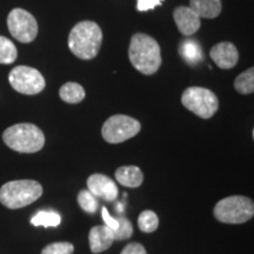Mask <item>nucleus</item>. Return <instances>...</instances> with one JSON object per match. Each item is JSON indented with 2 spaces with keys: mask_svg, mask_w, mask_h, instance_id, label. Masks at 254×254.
I'll return each instance as SVG.
<instances>
[{
  "mask_svg": "<svg viewBox=\"0 0 254 254\" xmlns=\"http://www.w3.org/2000/svg\"><path fill=\"white\" fill-rule=\"evenodd\" d=\"M128 58L133 67L146 75L154 74L163 62L159 44L153 38L144 33H136L132 37Z\"/></svg>",
  "mask_w": 254,
  "mask_h": 254,
  "instance_id": "f257e3e1",
  "label": "nucleus"
},
{
  "mask_svg": "<svg viewBox=\"0 0 254 254\" xmlns=\"http://www.w3.org/2000/svg\"><path fill=\"white\" fill-rule=\"evenodd\" d=\"M103 32L94 21H80L72 28L68 36V49L78 58L90 60L99 53Z\"/></svg>",
  "mask_w": 254,
  "mask_h": 254,
  "instance_id": "f03ea898",
  "label": "nucleus"
},
{
  "mask_svg": "<svg viewBox=\"0 0 254 254\" xmlns=\"http://www.w3.org/2000/svg\"><path fill=\"white\" fill-rule=\"evenodd\" d=\"M2 140L11 150L19 153H36L45 145V135L33 124H17L5 129Z\"/></svg>",
  "mask_w": 254,
  "mask_h": 254,
  "instance_id": "7ed1b4c3",
  "label": "nucleus"
},
{
  "mask_svg": "<svg viewBox=\"0 0 254 254\" xmlns=\"http://www.w3.org/2000/svg\"><path fill=\"white\" fill-rule=\"evenodd\" d=\"M43 194V186L36 180H13L0 189V202L5 207L18 209L37 201Z\"/></svg>",
  "mask_w": 254,
  "mask_h": 254,
  "instance_id": "20e7f679",
  "label": "nucleus"
},
{
  "mask_svg": "<svg viewBox=\"0 0 254 254\" xmlns=\"http://www.w3.org/2000/svg\"><path fill=\"white\" fill-rule=\"evenodd\" d=\"M213 214L224 224H244L254 215L253 200L244 195H232L221 199L214 206Z\"/></svg>",
  "mask_w": 254,
  "mask_h": 254,
  "instance_id": "39448f33",
  "label": "nucleus"
},
{
  "mask_svg": "<svg viewBox=\"0 0 254 254\" xmlns=\"http://www.w3.org/2000/svg\"><path fill=\"white\" fill-rule=\"evenodd\" d=\"M184 107L202 119H209L219 109V100L208 88L192 86L184 91L182 95Z\"/></svg>",
  "mask_w": 254,
  "mask_h": 254,
  "instance_id": "423d86ee",
  "label": "nucleus"
},
{
  "mask_svg": "<svg viewBox=\"0 0 254 254\" xmlns=\"http://www.w3.org/2000/svg\"><path fill=\"white\" fill-rule=\"evenodd\" d=\"M141 125L138 120L125 114H116L104 123L101 134L110 144H120L133 138L140 132Z\"/></svg>",
  "mask_w": 254,
  "mask_h": 254,
  "instance_id": "0eeeda50",
  "label": "nucleus"
},
{
  "mask_svg": "<svg viewBox=\"0 0 254 254\" xmlns=\"http://www.w3.org/2000/svg\"><path fill=\"white\" fill-rule=\"evenodd\" d=\"M8 81L15 91L21 94L33 95L45 88V79L38 69L30 66H17L9 72Z\"/></svg>",
  "mask_w": 254,
  "mask_h": 254,
  "instance_id": "6e6552de",
  "label": "nucleus"
},
{
  "mask_svg": "<svg viewBox=\"0 0 254 254\" xmlns=\"http://www.w3.org/2000/svg\"><path fill=\"white\" fill-rule=\"evenodd\" d=\"M7 27L14 39L24 44L32 43L38 34V23L30 12L13 8L7 17Z\"/></svg>",
  "mask_w": 254,
  "mask_h": 254,
  "instance_id": "1a4fd4ad",
  "label": "nucleus"
},
{
  "mask_svg": "<svg viewBox=\"0 0 254 254\" xmlns=\"http://www.w3.org/2000/svg\"><path fill=\"white\" fill-rule=\"evenodd\" d=\"M87 189L95 198H103L107 201H114L118 198L117 184L105 174L95 173L88 177Z\"/></svg>",
  "mask_w": 254,
  "mask_h": 254,
  "instance_id": "9d476101",
  "label": "nucleus"
},
{
  "mask_svg": "<svg viewBox=\"0 0 254 254\" xmlns=\"http://www.w3.org/2000/svg\"><path fill=\"white\" fill-rule=\"evenodd\" d=\"M209 56L215 63V65L222 69L234 67L239 60V52H238L237 47L227 41L219 43L212 47V50L209 51Z\"/></svg>",
  "mask_w": 254,
  "mask_h": 254,
  "instance_id": "9b49d317",
  "label": "nucleus"
},
{
  "mask_svg": "<svg viewBox=\"0 0 254 254\" xmlns=\"http://www.w3.org/2000/svg\"><path fill=\"white\" fill-rule=\"evenodd\" d=\"M173 18L180 33L187 37L193 36L201 25L199 15L192 8L186 7V6L177 7L173 13Z\"/></svg>",
  "mask_w": 254,
  "mask_h": 254,
  "instance_id": "f8f14e48",
  "label": "nucleus"
},
{
  "mask_svg": "<svg viewBox=\"0 0 254 254\" xmlns=\"http://www.w3.org/2000/svg\"><path fill=\"white\" fill-rule=\"evenodd\" d=\"M88 241H90L92 253L98 254L104 252V251L109 250L114 243L113 231L106 225L93 226L88 233Z\"/></svg>",
  "mask_w": 254,
  "mask_h": 254,
  "instance_id": "ddd939ff",
  "label": "nucleus"
},
{
  "mask_svg": "<svg viewBox=\"0 0 254 254\" xmlns=\"http://www.w3.org/2000/svg\"><path fill=\"white\" fill-rule=\"evenodd\" d=\"M116 179L120 185L136 189L144 182V174L136 166H122L116 171Z\"/></svg>",
  "mask_w": 254,
  "mask_h": 254,
  "instance_id": "4468645a",
  "label": "nucleus"
},
{
  "mask_svg": "<svg viewBox=\"0 0 254 254\" xmlns=\"http://www.w3.org/2000/svg\"><path fill=\"white\" fill-rule=\"evenodd\" d=\"M190 8H192L199 18L214 19L221 13L220 0H190Z\"/></svg>",
  "mask_w": 254,
  "mask_h": 254,
  "instance_id": "2eb2a0df",
  "label": "nucleus"
},
{
  "mask_svg": "<svg viewBox=\"0 0 254 254\" xmlns=\"http://www.w3.org/2000/svg\"><path fill=\"white\" fill-rule=\"evenodd\" d=\"M180 56L190 65H196L204 59V52L198 41L194 39H186L180 44Z\"/></svg>",
  "mask_w": 254,
  "mask_h": 254,
  "instance_id": "dca6fc26",
  "label": "nucleus"
},
{
  "mask_svg": "<svg viewBox=\"0 0 254 254\" xmlns=\"http://www.w3.org/2000/svg\"><path fill=\"white\" fill-rule=\"evenodd\" d=\"M85 90L77 82H66L59 91V97L67 104H78L85 99Z\"/></svg>",
  "mask_w": 254,
  "mask_h": 254,
  "instance_id": "f3484780",
  "label": "nucleus"
},
{
  "mask_svg": "<svg viewBox=\"0 0 254 254\" xmlns=\"http://www.w3.org/2000/svg\"><path fill=\"white\" fill-rule=\"evenodd\" d=\"M62 222V217L55 211H40L31 219L33 226L44 227H57Z\"/></svg>",
  "mask_w": 254,
  "mask_h": 254,
  "instance_id": "a211bd4d",
  "label": "nucleus"
},
{
  "mask_svg": "<svg viewBox=\"0 0 254 254\" xmlns=\"http://www.w3.org/2000/svg\"><path fill=\"white\" fill-rule=\"evenodd\" d=\"M234 87L241 94H251L254 91V68L251 67L238 75Z\"/></svg>",
  "mask_w": 254,
  "mask_h": 254,
  "instance_id": "6ab92c4d",
  "label": "nucleus"
},
{
  "mask_svg": "<svg viewBox=\"0 0 254 254\" xmlns=\"http://www.w3.org/2000/svg\"><path fill=\"white\" fill-rule=\"evenodd\" d=\"M18 56L17 47L7 38L0 36V64L8 65L15 62Z\"/></svg>",
  "mask_w": 254,
  "mask_h": 254,
  "instance_id": "aec40b11",
  "label": "nucleus"
},
{
  "mask_svg": "<svg viewBox=\"0 0 254 254\" xmlns=\"http://www.w3.org/2000/svg\"><path fill=\"white\" fill-rule=\"evenodd\" d=\"M138 226L144 233H153L154 231L158 230L159 226L158 215L151 209H146L139 215Z\"/></svg>",
  "mask_w": 254,
  "mask_h": 254,
  "instance_id": "412c9836",
  "label": "nucleus"
},
{
  "mask_svg": "<svg viewBox=\"0 0 254 254\" xmlns=\"http://www.w3.org/2000/svg\"><path fill=\"white\" fill-rule=\"evenodd\" d=\"M78 204L87 213L93 214L98 211V200L88 190H80L78 194Z\"/></svg>",
  "mask_w": 254,
  "mask_h": 254,
  "instance_id": "4be33fe9",
  "label": "nucleus"
},
{
  "mask_svg": "<svg viewBox=\"0 0 254 254\" xmlns=\"http://www.w3.org/2000/svg\"><path fill=\"white\" fill-rule=\"evenodd\" d=\"M118 224L119 226L116 231H113V237L114 241L116 240H125L132 237L133 234V225L128 219L125 217H118Z\"/></svg>",
  "mask_w": 254,
  "mask_h": 254,
  "instance_id": "5701e85b",
  "label": "nucleus"
},
{
  "mask_svg": "<svg viewBox=\"0 0 254 254\" xmlns=\"http://www.w3.org/2000/svg\"><path fill=\"white\" fill-rule=\"evenodd\" d=\"M74 246L71 243H52L41 251V254H73Z\"/></svg>",
  "mask_w": 254,
  "mask_h": 254,
  "instance_id": "b1692460",
  "label": "nucleus"
},
{
  "mask_svg": "<svg viewBox=\"0 0 254 254\" xmlns=\"http://www.w3.org/2000/svg\"><path fill=\"white\" fill-rule=\"evenodd\" d=\"M120 254H147L145 247L139 243H131L124 247Z\"/></svg>",
  "mask_w": 254,
  "mask_h": 254,
  "instance_id": "393cba45",
  "label": "nucleus"
},
{
  "mask_svg": "<svg viewBox=\"0 0 254 254\" xmlns=\"http://www.w3.org/2000/svg\"><path fill=\"white\" fill-rule=\"evenodd\" d=\"M101 215H103L105 225H106L107 227H110L112 231H116L117 228H118V226H119L118 220H117L116 218L111 217L109 209H107L106 207H103V209H101Z\"/></svg>",
  "mask_w": 254,
  "mask_h": 254,
  "instance_id": "a878e982",
  "label": "nucleus"
},
{
  "mask_svg": "<svg viewBox=\"0 0 254 254\" xmlns=\"http://www.w3.org/2000/svg\"><path fill=\"white\" fill-rule=\"evenodd\" d=\"M163 2V0H138L136 8L138 11H148V9H153L155 6H159Z\"/></svg>",
  "mask_w": 254,
  "mask_h": 254,
  "instance_id": "bb28decb",
  "label": "nucleus"
}]
</instances>
